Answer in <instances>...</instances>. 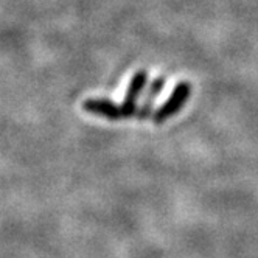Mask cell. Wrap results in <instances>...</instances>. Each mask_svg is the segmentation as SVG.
I'll list each match as a JSON object with an SVG mask.
<instances>
[{
  "label": "cell",
  "instance_id": "4",
  "mask_svg": "<svg viewBox=\"0 0 258 258\" xmlns=\"http://www.w3.org/2000/svg\"><path fill=\"white\" fill-rule=\"evenodd\" d=\"M163 86H165V78H156V80L151 83L148 94H146V98H145V101H143V106L139 109V112H137V117H139L140 120H143V118H146V117H150L151 109H153V103H154L156 97L162 92Z\"/></svg>",
  "mask_w": 258,
  "mask_h": 258
},
{
  "label": "cell",
  "instance_id": "1",
  "mask_svg": "<svg viewBox=\"0 0 258 258\" xmlns=\"http://www.w3.org/2000/svg\"><path fill=\"white\" fill-rule=\"evenodd\" d=\"M190 92H191V84L188 81H180L174 90L171 92L170 98L162 104L160 109L156 110V114L153 117L156 124H162L165 120H168L170 117H173L174 114H177L180 107L187 103L188 97H190Z\"/></svg>",
  "mask_w": 258,
  "mask_h": 258
},
{
  "label": "cell",
  "instance_id": "2",
  "mask_svg": "<svg viewBox=\"0 0 258 258\" xmlns=\"http://www.w3.org/2000/svg\"><path fill=\"white\" fill-rule=\"evenodd\" d=\"M146 80H148V73L146 70H137L133 78H131V83L127 86V90H126V95H124V100L121 103V112H123V118H129V117H134L137 115V100L142 94L143 87L146 86Z\"/></svg>",
  "mask_w": 258,
  "mask_h": 258
},
{
  "label": "cell",
  "instance_id": "3",
  "mask_svg": "<svg viewBox=\"0 0 258 258\" xmlns=\"http://www.w3.org/2000/svg\"><path fill=\"white\" fill-rule=\"evenodd\" d=\"M83 107L86 112L89 114H95L100 117H106L109 120H121L123 118V112H121V107L110 103L107 100L103 98H90L86 100L83 103Z\"/></svg>",
  "mask_w": 258,
  "mask_h": 258
}]
</instances>
